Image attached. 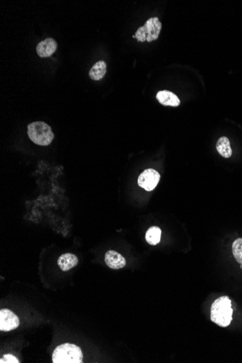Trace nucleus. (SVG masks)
Returning <instances> with one entry per match:
<instances>
[{"instance_id": "0eeeda50", "label": "nucleus", "mask_w": 242, "mask_h": 363, "mask_svg": "<svg viewBox=\"0 0 242 363\" xmlns=\"http://www.w3.org/2000/svg\"><path fill=\"white\" fill-rule=\"evenodd\" d=\"M104 261L110 269L114 270L123 269L126 264V260L121 254L113 250H109L106 252Z\"/></svg>"}, {"instance_id": "f03ea898", "label": "nucleus", "mask_w": 242, "mask_h": 363, "mask_svg": "<svg viewBox=\"0 0 242 363\" xmlns=\"http://www.w3.org/2000/svg\"><path fill=\"white\" fill-rule=\"evenodd\" d=\"M82 361V351L76 344L68 343L61 344L52 353L54 363H81Z\"/></svg>"}, {"instance_id": "6e6552de", "label": "nucleus", "mask_w": 242, "mask_h": 363, "mask_svg": "<svg viewBox=\"0 0 242 363\" xmlns=\"http://www.w3.org/2000/svg\"><path fill=\"white\" fill-rule=\"evenodd\" d=\"M57 43L54 39L48 38L37 45V54L41 57H48L57 50Z\"/></svg>"}, {"instance_id": "dca6fc26", "label": "nucleus", "mask_w": 242, "mask_h": 363, "mask_svg": "<svg viewBox=\"0 0 242 363\" xmlns=\"http://www.w3.org/2000/svg\"><path fill=\"white\" fill-rule=\"evenodd\" d=\"M240 268L242 269V264L240 265Z\"/></svg>"}, {"instance_id": "f8f14e48", "label": "nucleus", "mask_w": 242, "mask_h": 363, "mask_svg": "<svg viewBox=\"0 0 242 363\" xmlns=\"http://www.w3.org/2000/svg\"><path fill=\"white\" fill-rule=\"evenodd\" d=\"M107 72V64L104 61H99L95 63L90 71V76L95 81L101 80Z\"/></svg>"}, {"instance_id": "7ed1b4c3", "label": "nucleus", "mask_w": 242, "mask_h": 363, "mask_svg": "<svg viewBox=\"0 0 242 363\" xmlns=\"http://www.w3.org/2000/svg\"><path fill=\"white\" fill-rule=\"evenodd\" d=\"M27 133L31 141L40 146L49 145L54 138V134L50 126L42 121L29 124Z\"/></svg>"}, {"instance_id": "1a4fd4ad", "label": "nucleus", "mask_w": 242, "mask_h": 363, "mask_svg": "<svg viewBox=\"0 0 242 363\" xmlns=\"http://www.w3.org/2000/svg\"><path fill=\"white\" fill-rule=\"evenodd\" d=\"M157 101L164 106H171V107H178L180 105V99L177 95L167 90L160 91L156 95Z\"/></svg>"}, {"instance_id": "ddd939ff", "label": "nucleus", "mask_w": 242, "mask_h": 363, "mask_svg": "<svg viewBox=\"0 0 242 363\" xmlns=\"http://www.w3.org/2000/svg\"><path fill=\"white\" fill-rule=\"evenodd\" d=\"M161 229L157 227H151L148 229L145 239L150 245H157L161 239Z\"/></svg>"}, {"instance_id": "20e7f679", "label": "nucleus", "mask_w": 242, "mask_h": 363, "mask_svg": "<svg viewBox=\"0 0 242 363\" xmlns=\"http://www.w3.org/2000/svg\"><path fill=\"white\" fill-rule=\"evenodd\" d=\"M162 29V23L158 18H149L144 26L136 31L135 37L140 42H151L157 40Z\"/></svg>"}, {"instance_id": "9d476101", "label": "nucleus", "mask_w": 242, "mask_h": 363, "mask_svg": "<svg viewBox=\"0 0 242 363\" xmlns=\"http://www.w3.org/2000/svg\"><path fill=\"white\" fill-rule=\"evenodd\" d=\"M79 263V259L76 255L65 253L61 255L57 260V265L62 271H68L76 267Z\"/></svg>"}, {"instance_id": "423d86ee", "label": "nucleus", "mask_w": 242, "mask_h": 363, "mask_svg": "<svg viewBox=\"0 0 242 363\" xmlns=\"http://www.w3.org/2000/svg\"><path fill=\"white\" fill-rule=\"evenodd\" d=\"M20 325L18 316L7 309L0 311V331H10L16 329Z\"/></svg>"}, {"instance_id": "4468645a", "label": "nucleus", "mask_w": 242, "mask_h": 363, "mask_svg": "<svg viewBox=\"0 0 242 363\" xmlns=\"http://www.w3.org/2000/svg\"><path fill=\"white\" fill-rule=\"evenodd\" d=\"M232 252L234 258L240 264H242V239L239 238L232 244Z\"/></svg>"}, {"instance_id": "2eb2a0df", "label": "nucleus", "mask_w": 242, "mask_h": 363, "mask_svg": "<svg viewBox=\"0 0 242 363\" xmlns=\"http://www.w3.org/2000/svg\"><path fill=\"white\" fill-rule=\"evenodd\" d=\"M0 363H20L18 361V358H15V356L12 355H4L3 358L0 360Z\"/></svg>"}, {"instance_id": "39448f33", "label": "nucleus", "mask_w": 242, "mask_h": 363, "mask_svg": "<svg viewBox=\"0 0 242 363\" xmlns=\"http://www.w3.org/2000/svg\"><path fill=\"white\" fill-rule=\"evenodd\" d=\"M160 180V175L155 170H145L138 178L139 186L147 191H151L155 188Z\"/></svg>"}, {"instance_id": "9b49d317", "label": "nucleus", "mask_w": 242, "mask_h": 363, "mask_svg": "<svg viewBox=\"0 0 242 363\" xmlns=\"http://www.w3.org/2000/svg\"><path fill=\"white\" fill-rule=\"evenodd\" d=\"M216 149L218 153L225 158H229L232 155V149L231 147L230 141L226 136H222L218 140Z\"/></svg>"}, {"instance_id": "f257e3e1", "label": "nucleus", "mask_w": 242, "mask_h": 363, "mask_svg": "<svg viewBox=\"0 0 242 363\" xmlns=\"http://www.w3.org/2000/svg\"><path fill=\"white\" fill-rule=\"evenodd\" d=\"M232 304L227 296L219 297L212 303L210 318L221 327H227L232 321Z\"/></svg>"}]
</instances>
